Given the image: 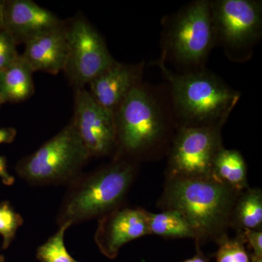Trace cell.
Returning a JSON list of instances; mask_svg holds the SVG:
<instances>
[{"mask_svg": "<svg viewBox=\"0 0 262 262\" xmlns=\"http://www.w3.org/2000/svg\"><path fill=\"white\" fill-rule=\"evenodd\" d=\"M238 193L212 177L169 178L161 204L184 217L196 242L217 241L230 225Z\"/></svg>", "mask_w": 262, "mask_h": 262, "instance_id": "1", "label": "cell"}, {"mask_svg": "<svg viewBox=\"0 0 262 262\" xmlns=\"http://www.w3.org/2000/svg\"><path fill=\"white\" fill-rule=\"evenodd\" d=\"M135 166L119 158L92 173L79 176L60 207L57 223L71 226L103 216L118 208L135 177Z\"/></svg>", "mask_w": 262, "mask_h": 262, "instance_id": "2", "label": "cell"}, {"mask_svg": "<svg viewBox=\"0 0 262 262\" xmlns=\"http://www.w3.org/2000/svg\"><path fill=\"white\" fill-rule=\"evenodd\" d=\"M171 86L176 110L184 126H221L239 101L241 94L216 76L199 72L172 73L160 64Z\"/></svg>", "mask_w": 262, "mask_h": 262, "instance_id": "3", "label": "cell"}, {"mask_svg": "<svg viewBox=\"0 0 262 262\" xmlns=\"http://www.w3.org/2000/svg\"><path fill=\"white\" fill-rule=\"evenodd\" d=\"M90 158L70 122L37 151L20 160L15 171L32 185L70 184L82 174Z\"/></svg>", "mask_w": 262, "mask_h": 262, "instance_id": "4", "label": "cell"}, {"mask_svg": "<svg viewBox=\"0 0 262 262\" xmlns=\"http://www.w3.org/2000/svg\"><path fill=\"white\" fill-rule=\"evenodd\" d=\"M117 156L146 151L163 135L164 122L153 96L141 84L132 89L115 112Z\"/></svg>", "mask_w": 262, "mask_h": 262, "instance_id": "5", "label": "cell"}, {"mask_svg": "<svg viewBox=\"0 0 262 262\" xmlns=\"http://www.w3.org/2000/svg\"><path fill=\"white\" fill-rule=\"evenodd\" d=\"M215 40L211 2L199 0L174 17L165 37V55L184 65L205 61Z\"/></svg>", "mask_w": 262, "mask_h": 262, "instance_id": "6", "label": "cell"}, {"mask_svg": "<svg viewBox=\"0 0 262 262\" xmlns=\"http://www.w3.org/2000/svg\"><path fill=\"white\" fill-rule=\"evenodd\" d=\"M67 56L63 72L76 89H83L115 62L101 34L83 18L67 24Z\"/></svg>", "mask_w": 262, "mask_h": 262, "instance_id": "7", "label": "cell"}, {"mask_svg": "<svg viewBox=\"0 0 262 262\" xmlns=\"http://www.w3.org/2000/svg\"><path fill=\"white\" fill-rule=\"evenodd\" d=\"M220 128L213 125L182 127L169 158V178L211 177L213 161L222 148Z\"/></svg>", "mask_w": 262, "mask_h": 262, "instance_id": "8", "label": "cell"}, {"mask_svg": "<svg viewBox=\"0 0 262 262\" xmlns=\"http://www.w3.org/2000/svg\"><path fill=\"white\" fill-rule=\"evenodd\" d=\"M71 122L91 158L107 155L116 147L115 113L95 101L85 88L76 89Z\"/></svg>", "mask_w": 262, "mask_h": 262, "instance_id": "9", "label": "cell"}, {"mask_svg": "<svg viewBox=\"0 0 262 262\" xmlns=\"http://www.w3.org/2000/svg\"><path fill=\"white\" fill-rule=\"evenodd\" d=\"M215 39L230 48L246 47L261 34L262 10L259 2L220 0L211 2Z\"/></svg>", "mask_w": 262, "mask_h": 262, "instance_id": "10", "label": "cell"}, {"mask_svg": "<svg viewBox=\"0 0 262 262\" xmlns=\"http://www.w3.org/2000/svg\"><path fill=\"white\" fill-rule=\"evenodd\" d=\"M3 30L15 44H26L39 36L61 27L65 22L53 12L32 0H4Z\"/></svg>", "mask_w": 262, "mask_h": 262, "instance_id": "11", "label": "cell"}, {"mask_svg": "<svg viewBox=\"0 0 262 262\" xmlns=\"http://www.w3.org/2000/svg\"><path fill=\"white\" fill-rule=\"evenodd\" d=\"M149 234L148 212L117 208L100 218L95 241L100 251L113 259L124 245Z\"/></svg>", "mask_w": 262, "mask_h": 262, "instance_id": "12", "label": "cell"}, {"mask_svg": "<svg viewBox=\"0 0 262 262\" xmlns=\"http://www.w3.org/2000/svg\"><path fill=\"white\" fill-rule=\"evenodd\" d=\"M142 70V65L115 61L90 82V94L101 106L115 113L132 89L140 84Z\"/></svg>", "mask_w": 262, "mask_h": 262, "instance_id": "13", "label": "cell"}, {"mask_svg": "<svg viewBox=\"0 0 262 262\" xmlns=\"http://www.w3.org/2000/svg\"><path fill=\"white\" fill-rule=\"evenodd\" d=\"M22 57L33 72L57 75L64 69L67 56V24L24 44Z\"/></svg>", "mask_w": 262, "mask_h": 262, "instance_id": "14", "label": "cell"}, {"mask_svg": "<svg viewBox=\"0 0 262 262\" xmlns=\"http://www.w3.org/2000/svg\"><path fill=\"white\" fill-rule=\"evenodd\" d=\"M33 72L21 55L0 72V101L2 103L27 101L34 94Z\"/></svg>", "mask_w": 262, "mask_h": 262, "instance_id": "15", "label": "cell"}, {"mask_svg": "<svg viewBox=\"0 0 262 262\" xmlns=\"http://www.w3.org/2000/svg\"><path fill=\"white\" fill-rule=\"evenodd\" d=\"M211 177L237 192L246 189L247 166L242 155L222 147L213 161Z\"/></svg>", "mask_w": 262, "mask_h": 262, "instance_id": "16", "label": "cell"}, {"mask_svg": "<svg viewBox=\"0 0 262 262\" xmlns=\"http://www.w3.org/2000/svg\"><path fill=\"white\" fill-rule=\"evenodd\" d=\"M231 222L239 228L259 229L262 224L261 189H248L237 196L232 211Z\"/></svg>", "mask_w": 262, "mask_h": 262, "instance_id": "17", "label": "cell"}, {"mask_svg": "<svg viewBox=\"0 0 262 262\" xmlns=\"http://www.w3.org/2000/svg\"><path fill=\"white\" fill-rule=\"evenodd\" d=\"M148 220L150 234L165 237L195 238L190 226L177 211L165 210L159 213H148Z\"/></svg>", "mask_w": 262, "mask_h": 262, "instance_id": "18", "label": "cell"}, {"mask_svg": "<svg viewBox=\"0 0 262 262\" xmlns=\"http://www.w3.org/2000/svg\"><path fill=\"white\" fill-rule=\"evenodd\" d=\"M70 224L59 226L58 231L37 248L36 257L40 262H75L67 251L64 236Z\"/></svg>", "mask_w": 262, "mask_h": 262, "instance_id": "19", "label": "cell"}, {"mask_svg": "<svg viewBox=\"0 0 262 262\" xmlns=\"http://www.w3.org/2000/svg\"><path fill=\"white\" fill-rule=\"evenodd\" d=\"M217 241L219 248L215 253V262H251L245 248L243 234L232 239L224 234Z\"/></svg>", "mask_w": 262, "mask_h": 262, "instance_id": "20", "label": "cell"}, {"mask_svg": "<svg viewBox=\"0 0 262 262\" xmlns=\"http://www.w3.org/2000/svg\"><path fill=\"white\" fill-rule=\"evenodd\" d=\"M23 223L21 215L15 211L9 201L0 202V235L3 239V249L10 247Z\"/></svg>", "mask_w": 262, "mask_h": 262, "instance_id": "21", "label": "cell"}, {"mask_svg": "<svg viewBox=\"0 0 262 262\" xmlns=\"http://www.w3.org/2000/svg\"><path fill=\"white\" fill-rule=\"evenodd\" d=\"M17 45L5 31L0 30V72L5 70L19 56Z\"/></svg>", "mask_w": 262, "mask_h": 262, "instance_id": "22", "label": "cell"}, {"mask_svg": "<svg viewBox=\"0 0 262 262\" xmlns=\"http://www.w3.org/2000/svg\"><path fill=\"white\" fill-rule=\"evenodd\" d=\"M243 236L245 243H248L253 250L251 256L262 258V232L261 229H245Z\"/></svg>", "mask_w": 262, "mask_h": 262, "instance_id": "23", "label": "cell"}, {"mask_svg": "<svg viewBox=\"0 0 262 262\" xmlns=\"http://www.w3.org/2000/svg\"><path fill=\"white\" fill-rule=\"evenodd\" d=\"M0 179L5 186H12L15 183L14 177L9 173L7 159L0 155Z\"/></svg>", "mask_w": 262, "mask_h": 262, "instance_id": "24", "label": "cell"}, {"mask_svg": "<svg viewBox=\"0 0 262 262\" xmlns=\"http://www.w3.org/2000/svg\"><path fill=\"white\" fill-rule=\"evenodd\" d=\"M17 131L13 127L0 128V144H10L15 140Z\"/></svg>", "mask_w": 262, "mask_h": 262, "instance_id": "25", "label": "cell"}, {"mask_svg": "<svg viewBox=\"0 0 262 262\" xmlns=\"http://www.w3.org/2000/svg\"><path fill=\"white\" fill-rule=\"evenodd\" d=\"M182 262H208V260L206 258V256L203 254V253L198 249V253L195 256H193L192 258H189V259L186 260V261H184Z\"/></svg>", "mask_w": 262, "mask_h": 262, "instance_id": "26", "label": "cell"}, {"mask_svg": "<svg viewBox=\"0 0 262 262\" xmlns=\"http://www.w3.org/2000/svg\"><path fill=\"white\" fill-rule=\"evenodd\" d=\"M3 29V6L2 1H0V30Z\"/></svg>", "mask_w": 262, "mask_h": 262, "instance_id": "27", "label": "cell"}, {"mask_svg": "<svg viewBox=\"0 0 262 262\" xmlns=\"http://www.w3.org/2000/svg\"><path fill=\"white\" fill-rule=\"evenodd\" d=\"M0 262H5V257L3 255H0Z\"/></svg>", "mask_w": 262, "mask_h": 262, "instance_id": "28", "label": "cell"}, {"mask_svg": "<svg viewBox=\"0 0 262 262\" xmlns=\"http://www.w3.org/2000/svg\"><path fill=\"white\" fill-rule=\"evenodd\" d=\"M2 104H3V103H2L1 101H0V106H1Z\"/></svg>", "mask_w": 262, "mask_h": 262, "instance_id": "29", "label": "cell"}, {"mask_svg": "<svg viewBox=\"0 0 262 262\" xmlns=\"http://www.w3.org/2000/svg\"><path fill=\"white\" fill-rule=\"evenodd\" d=\"M75 262H78V261H76Z\"/></svg>", "mask_w": 262, "mask_h": 262, "instance_id": "30", "label": "cell"}]
</instances>
